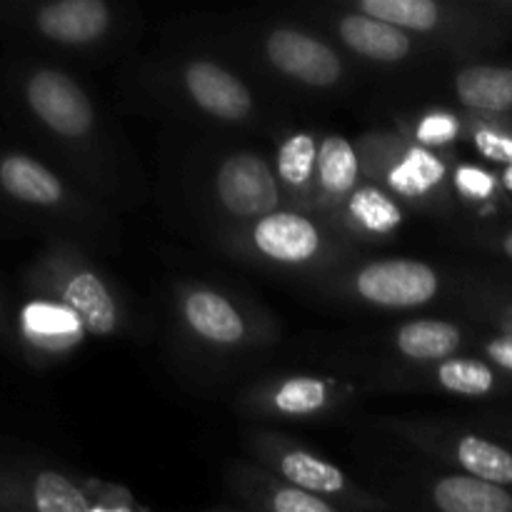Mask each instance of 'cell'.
I'll list each match as a JSON object with an SVG mask.
<instances>
[{"mask_svg":"<svg viewBox=\"0 0 512 512\" xmlns=\"http://www.w3.org/2000/svg\"><path fill=\"white\" fill-rule=\"evenodd\" d=\"M248 448L255 465L273 473L288 485L305 490L310 495L328 500L345 512H400L390 500L365 490L358 480L350 478L340 465L330 463L323 455L313 453L293 438L258 430L248 435Z\"/></svg>","mask_w":512,"mask_h":512,"instance_id":"obj_3","label":"cell"},{"mask_svg":"<svg viewBox=\"0 0 512 512\" xmlns=\"http://www.w3.org/2000/svg\"><path fill=\"white\" fill-rule=\"evenodd\" d=\"M330 28H333L335 38L340 40L343 48L358 58L370 60V63L380 65H400L408 63L415 53H418V43L405 30L393 28V25L375 20L370 15L358 13L348 5V8L333 10L330 15Z\"/></svg>","mask_w":512,"mask_h":512,"instance_id":"obj_14","label":"cell"},{"mask_svg":"<svg viewBox=\"0 0 512 512\" xmlns=\"http://www.w3.org/2000/svg\"><path fill=\"white\" fill-rule=\"evenodd\" d=\"M265 63L283 78L310 90L338 88L345 80V58L320 35L293 25H275L260 38Z\"/></svg>","mask_w":512,"mask_h":512,"instance_id":"obj_9","label":"cell"},{"mask_svg":"<svg viewBox=\"0 0 512 512\" xmlns=\"http://www.w3.org/2000/svg\"><path fill=\"white\" fill-rule=\"evenodd\" d=\"M498 180L490 170L480 168V165L460 163L450 170V188L465 203H490L498 193Z\"/></svg>","mask_w":512,"mask_h":512,"instance_id":"obj_28","label":"cell"},{"mask_svg":"<svg viewBox=\"0 0 512 512\" xmlns=\"http://www.w3.org/2000/svg\"><path fill=\"white\" fill-rule=\"evenodd\" d=\"M210 203L228 228L238 230L285 208L273 160L258 150L238 148L215 163L208 183Z\"/></svg>","mask_w":512,"mask_h":512,"instance_id":"obj_5","label":"cell"},{"mask_svg":"<svg viewBox=\"0 0 512 512\" xmlns=\"http://www.w3.org/2000/svg\"><path fill=\"white\" fill-rule=\"evenodd\" d=\"M498 248L503 250L505 258L512 260V228H508L503 235H500V238H498Z\"/></svg>","mask_w":512,"mask_h":512,"instance_id":"obj_30","label":"cell"},{"mask_svg":"<svg viewBox=\"0 0 512 512\" xmlns=\"http://www.w3.org/2000/svg\"><path fill=\"white\" fill-rule=\"evenodd\" d=\"M428 380L433 388L443 393L455 395V398H490L500 390L503 378L498 370L483 358L473 355H455V358L443 360L428 368Z\"/></svg>","mask_w":512,"mask_h":512,"instance_id":"obj_24","label":"cell"},{"mask_svg":"<svg viewBox=\"0 0 512 512\" xmlns=\"http://www.w3.org/2000/svg\"><path fill=\"white\" fill-rule=\"evenodd\" d=\"M223 245L238 258L268 270L318 275L338 268L348 255L343 235L328 220L280 208L238 230H225Z\"/></svg>","mask_w":512,"mask_h":512,"instance_id":"obj_1","label":"cell"},{"mask_svg":"<svg viewBox=\"0 0 512 512\" xmlns=\"http://www.w3.org/2000/svg\"><path fill=\"white\" fill-rule=\"evenodd\" d=\"M38 30L60 45H95L113 33L115 10L105 0H55L35 15Z\"/></svg>","mask_w":512,"mask_h":512,"instance_id":"obj_17","label":"cell"},{"mask_svg":"<svg viewBox=\"0 0 512 512\" xmlns=\"http://www.w3.org/2000/svg\"><path fill=\"white\" fill-rule=\"evenodd\" d=\"M405 133H408L405 138L413 140V143L423 145V148L433 150V153H440L443 148L458 143L460 135H465V120L445 108H430L415 115L405 125Z\"/></svg>","mask_w":512,"mask_h":512,"instance_id":"obj_26","label":"cell"},{"mask_svg":"<svg viewBox=\"0 0 512 512\" xmlns=\"http://www.w3.org/2000/svg\"><path fill=\"white\" fill-rule=\"evenodd\" d=\"M483 360H488L498 373L512 375V333H493L483 340Z\"/></svg>","mask_w":512,"mask_h":512,"instance_id":"obj_29","label":"cell"},{"mask_svg":"<svg viewBox=\"0 0 512 512\" xmlns=\"http://www.w3.org/2000/svg\"><path fill=\"white\" fill-rule=\"evenodd\" d=\"M200 512H248V510H235V508H210V510H200Z\"/></svg>","mask_w":512,"mask_h":512,"instance_id":"obj_33","label":"cell"},{"mask_svg":"<svg viewBox=\"0 0 512 512\" xmlns=\"http://www.w3.org/2000/svg\"><path fill=\"white\" fill-rule=\"evenodd\" d=\"M453 95L473 115L503 118L512 110V68L470 63L455 70Z\"/></svg>","mask_w":512,"mask_h":512,"instance_id":"obj_22","label":"cell"},{"mask_svg":"<svg viewBox=\"0 0 512 512\" xmlns=\"http://www.w3.org/2000/svg\"><path fill=\"white\" fill-rule=\"evenodd\" d=\"M465 135L485 163L503 168L512 163V123L505 118L470 115V120H465Z\"/></svg>","mask_w":512,"mask_h":512,"instance_id":"obj_27","label":"cell"},{"mask_svg":"<svg viewBox=\"0 0 512 512\" xmlns=\"http://www.w3.org/2000/svg\"><path fill=\"white\" fill-rule=\"evenodd\" d=\"M500 185H503L505 190H510V193H512V163L505 165V168H503V175H500Z\"/></svg>","mask_w":512,"mask_h":512,"instance_id":"obj_32","label":"cell"},{"mask_svg":"<svg viewBox=\"0 0 512 512\" xmlns=\"http://www.w3.org/2000/svg\"><path fill=\"white\" fill-rule=\"evenodd\" d=\"M363 183V160L358 145L340 133L320 135L318 173H315V213H335Z\"/></svg>","mask_w":512,"mask_h":512,"instance_id":"obj_18","label":"cell"},{"mask_svg":"<svg viewBox=\"0 0 512 512\" xmlns=\"http://www.w3.org/2000/svg\"><path fill=\"white\" fill-rule=\"evenodd\" d=\"M175 323L180 333L213 355L258 350L273 338V323L253 305L208 283H183L175 290Z\"/></svg>","mask_w":512,"mask_h":512,"instance_id":"obj_2","label":"cell"},{"mask_svg":"<svg viewBox=\"0 0 512 512\" xmlns=\"http://www.w3.org/2000/svg\"><path fill=\"white\" fill-rule=\"evenodd\" d=\"M25 328L30 330L35 343L53 353L75 348L88 335L80 320L63 303H38L25 310Z\"/></svg>","mask_w":512,"mask_h":512,"instance_id":"obj_25","label":"cell"},{"mask_svg":"<svg viewBox=\"0 0 512 512\" xmlns=\"http://www.w3.org/2000/svg\"><path fill=\"white\" fill-rule=\"evenodd\" d=\"M333 285L340 295L370 308L413 310L438 298L443 275L425 260L380 258L348 270Z\"/></svg>","mask_w":512,"mask_h":512,"instance_id":"obj_6","label":"cell"},{"mask_svg":"<svg viewBox=\"0 0 512 512\" xmlns=\"http://www.w3.org/2000/svg\"><path fill=\"white\" fill-rule=\"evenodd\" d=\"M358 150L363 178L388 190L400 203L440 210L450 198V168L440 153L383 130L365 135Z\"/></svg>","mask_w":512,"mask_h":512,"instance_id":"obj_4","label":"cell"},{"mask_svg":"<svg viewBox=\"0 0 512 512\" xmlns=\"http://www.w3.org/2000/svg\"><path fill=\"white\" fill-rule=\"evenodd\" d=\"M25 98L35 118L58 138L88 143L98 130V110L83 85L63 70L43 68L30 75Z\"/></svg>","mask_w":512,"mask_h":512,"instance_id":"obj_10","label":"cell"},{"mask_svg":"<svg viewBox=\"0 0 512 512\" xmlns=\"http://www.w3.org/2000/svg\"><path fill=\"white\" fill-rule=\"evenodd\" d=\"M428 512H512V488L463 473L433 475L425 483Z\"/></svg>","mask_w":512,"mask_h":512,"instance_id":"obj_20","label":"cell"},{"mask_svg":"<svg viewBox=\"0 0 512 512\" xmlns=\"http://www.w3.org/2000/svg\"><path fill=\"white\" fill-rule=\"evenodd\" d=\"M498 325L503 333H512V305H508V308L498 315Z\"/></svg>","mask_w":512,"mask_h":512,"instance_id":"obj_31","label":"cell"},{"mask_svg":"<svg viewBox=\"0 0 512 512\" xmlns=\"http://www.w3.org/2000/svg\"><path fill=\"white\" fill-rule=\"evenodd\" d=\"M350 8L405 30L413 38L460 40V35L475 28L473 20L463 18V10L438 0H358Z\"/></svg>","mask_w":512,"mask_h":512,"instance_id":"obj_13","label":"cell"},{"mask_svg":"<svg viewBox=\"0 0 512 512\" xmlns=\"http://www.w3.org/2000/svg\"><path fill=\"white\" fill-rule=\"evenodd\" d=\"M350 398V388L325 375H283L253 385L240 408L260 420L305 423L335 413Z\"/></svg>","mask_w":512,"mask_h":512,"instance_id":"obj_8","label":"cell"},{"mask_svg":"<svg viewBox=\"0 0 512 512\" xmlns=\"http://www.w3.org/2000/svg\"><path fill=\"white\" fill-rule=\"evenodd\" d=\"M388 428L415 448L435 455L445 465H453L455 473L512 488V450L500 445L498 440L470 433L458 425L418 423V420H393Z\"/></svg>","mask_w":512,"mask_h":512,"instance_id":"obj_7","label":"cell"},{"mask_svg":"<svg viewBox=\"0 0 512 512\" xmlns=\"http://www.w3.org/2000/svg\"><path fill=\"white\" fill-rule=\"evenodd\" d=\"M328 223L343 238L380 243V240L393 238L403 228L405 210L403 203L395 200L388 190L363 180L360 188L330 215Z\"/></svg>","mask_w":512,"mask_h":512,"instance_id":"obj_15","label":"cell"},{"mask_svg":"<svg viewBox=\"0 0 512 512\" xmlns=\"http://www.w3.org/2000/svg\"><path fill=\"white\" fill-rule=\"evenodd\" d=\"M390 343L400 358L430 368V365L455 358L465 345V333L453 320L413 318L393 330Z\"/></svg>","mask_w":512,"mask_h":512,"instance_id":"obj_21","label":"cell"},{"mask_svg":"<svg viewBox=\"0 0 512 512\" xmlns=\"http://www.w3.org/2000/svg\"><path fill=\"white\" fill-rule=\"evenodd\" d=\"M228 485L248 512H345L318 495H310L275 478L260 465H233L228 473Z\"/></svg>","mask_w":512,"mask_h":512,"instance_id":"obj_16","label":"cell"},{"mask_svg":"<svg viewBox=\"0 0 512 512\" xmlns=\"http://www.w3.org/2000/svg\"><path fill=\"white\" fill-rule=\"evenodd\" d=\"M58 303H63L93 338H115L128 325V308L118 285L85 260L70 265L58 280Z\"/></svg>","mask_w":512,"mask_h":512,"instance_id":"obj_12","label":"cell"},{"mask_svg":"<svg viewBox=\"0 0 512 512\" xmlns=\"http://www.w3.org/2000/svg\"><path fill=\"white\" fill-rule=\"evenodd\" d=\"M0 185L15 200L40 208H55L65 200L63 180L28 155H8L0 160Z\"/></svg>","mask_w":512,"mask_h":512,"instance_id":"obj_23","label":"cell"},{"mask_svg":"<svg viewBox=\"0 0 512 512\" xmlns=\"http://www.w3.org/2000/svg\"><path fill=\"white\" fill-rule=\"evenodd\" d=\"M320 138L310 130H295L280 140L273 168L283 190L285 208L315 215V173H318Z\"/></svg>","mask_w":512,"mask_h":512,"instance_id":"obj_19","label":"cell"},{"mask_svg":"<svg viewBox=\"0 0 512 512\" xmlns=\"http://www.w3.org/2000/svg\"><path fill=\"white\" fill-rule=\"evenodd\" d=\"M178 85L195 110L218 123L243 125L258 108L250 85L213 58H190L180 65Z\"/></svg>","mask_w":512,"mask_h":512,"instance_id":"obj_11","label":"cell"}]
</instances>
